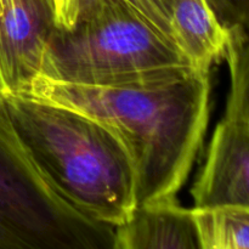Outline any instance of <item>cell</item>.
I'll list each match as a JSON object with an SVG mask.
<instances>
[{
	"instance_id": "1",
	"label": "cell",
	"mask_w": 249,
	"mask_h": 249,
	"mask_svg": "<svg viewBox=\"0 0 249 249\" xmlns=\"http://www.w3.org/2000/svg\"><path fill=\"white\" fill-rule=\"evenodd\" d=\"M211 71L118 87L38 77L27 94L94 117L123 142L136 178V206L174 198L199 152L211 109Z\"/></svg>"
},
{
	"instance_id": "2",
	"label": "cell",
	"mask_w": 249,
	"mask_h": 249,
	"mask_svg": "<svg viewBox=\"0 0 249 249\" xmlns=\"http://www.w3.org/2000/svg\"><path fill=\"white\" fill-rule=\"evenodd\" d=\"M10 124L44 181L71 207L117 226L136 207L133 162L121 139L89 114L65 105L6 92Z\"/></svg>"
},
{
	"instance_id": "3",
	"label": "cell",
	"mask_w": 249,
	"mask_h": 249,
	"mask_svg": "<svg viewBox=\"0 0 249 249\" xmlns=\"http://www.w3.org/2000/svg\"><path fill=\"white\" fill-rule=\"evenodd\" d=\"M196 68L140 10L111 2L68 28H55L38 77L89 87H118L178 77ZM36 77V78H38Z\"/></svg>"
},
{
	"instance_id": "4",
	"label": "cell",
	"mask_w": 249,
	"mask_h": 249,
	"mask_svg": "<svg viewBox=\"0 0 249 249\" xmlns=\"http://www.w3.org/2000/svg\"><path fill=\"white\" fill-rule=\"evenodd\" d=\"M0 249H114V226L63 201L17 139L0 96Z\"/></svg>"
},
{
	"instance_id": "5",
	"label": "cell",
	"mask_w": 249,
	"mask_h": 249,
	"mask_svg": "<svg viewBox=\"0 0 249 249\" xmlns=\"http://www.w3.org/2000/svg\"><path fill=\"white\" fill-rule=\"evenodd\" d=\"M55 28L50 0H0V79L5 91H26L38 77Z\"/></svg>"
},
{
	"instance_id": "6",
	"label": "cell",
	"mask_w": 249,
	"mask_h": 249,
	"mask_svg": "<svg viewBox=\"0 0 249 249\" xmlns=\"http://www.w3.org/2000/svg\"><path fill=\"white\" fill-rule=\"evenodd\" d=\"M194 208H249V126L224 116L191 189Z\"/></svg>"
},
{
	"instance_id": "7",
	"label": "cell",
	"mask_w": 249,
	"mask_h": 249,
	"mask_svg": "<svg viewBox=\"0 0 249 249\" xmlns=\"http://www.w3.org/2000/svg\"><path fill=\"white\" fill-rule=\"evenodd\" d=\"M114 249H201L194 211L175 197L136 206L114 226Z\"/></svg>"
},
{
	"instance_id": "8",
	"label": "cell",
	"mask_w": 249,
	"mask_h": 249,
	"mask_svg": "<svg viewBox=\"0 0 249 249\" xmlns=\"http://www.w3.org/2000/svg\"><path fill=\"white\" fill-rule=\"evenodd\" d=\"M168 24L174 44L196 70L211 71L225 58L230 33L207 0H174Z\"/></svg>"
},
{
	"instance_id": "9",
	"label": "cell",
	"mask_w": 249,
	"mask_h": 249,
	"mask_svg": "<svg viewBox=\"0 0 249 249\" xmlns=\"http://www.w3.org/2000/svg\"><path fill=\"white\" fill-rule=\"evenodd\" d=\"M201 249H249V208H192Z\"/></svg>"
},
{
	"instance_id": "10",
	"label": "cell",
	"mask_w": 249,
	"mask_h": 249,
	"mask_svg": "<svg viewBox=\"0 0 249 249\" xmlns=\"http://www.w3.org/2000/svg\"><path fill=\"white\" fill-rule=\"evenodd\" d=\"M225 58L231 78L225 116L249 126V33L230 34Z\"/></svg>"
},
{
	"instance_id": "11",
	"label": "cell",
	"mask_w": 249,
	"mask_h": 249,
	"mask_svg": "<svg viewBox=\"0 0 249 249\" xmlns=\"http://www.w3.org/2000/svg\"><path fill=\"white\" fill-rule=\"evenodd\" d=\"M50 2L55 15L56 28L72 27L111 2H125L143 12L170 36L167 18L150 0H50Z\"/></svg>"
},
{
	"instance_id": "12",
	"label": "cell",
	"mask_w": 249,
	"mask_h": 249,
	"mask_svg": "<svg viewBox=\"0 0 249 249\" xmlns=\"http://www.w3.org/2000/svg\"><path fill=\"white\" fill-rule=\"evenodd\" d=\"M158 10H160V14L167 18L168 21V15H169V10L172 7L174 0H150Z\"/></svg>"
},
{
	"instance_id": "13",
	"label": "cell",
	"mask_w": 249,
	"mask_h": 249,
	"mask_svg": "<svg viewBox=\"0 0 249 249\" xmlns=\"http://www.w3.org/2000/svg\"><path fill=\"white\" fill-rule=\"evenodd\" d=\"M4 92H5L4 85H2V82H1V79H0V96H1V95L4 94Z\"/></svg>"
}]
</instances>
